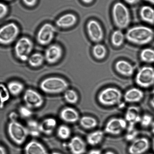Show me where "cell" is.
Here are the masks:
<instances>
[{
  "instance_id": "7",
  "label": "cell",
  "mask_w": 154,
  "mask_h": 154,
  "mask_svg": "<svg viewBox=\"0 0 154 154\" xmlns=\"http://www.w3.org/2000/svg\"><path fill=\"white\" fill-rule=\"evenodd\" d=\"M34 48L32 40L23 37L18 40L14 46V53L16 57L22 62L27 61Z\"/></svg>"
},
{
  "instance_id": "28",
  "label": "cell",
  "mask_w": 154,
  "mask_h": 154,
  "mask_svg": "<svg viewBox=\"0 0 154 154\" xmlns=\"http://www.w3.org/2000/svg\"><path fill=\"white\" fill-rule=\"evenodd\" d=\"M125 36L120 29L116 30L112 33L111 37L112 44L116 47H120L123 44Z\"/></svg>"
},
{
  "instance_id": "51",
  "label": "cell",
  "mask_w": 154,
  "mask_h": 154,
  "mask_svg": "<svg viewBox=\"0 0 154 154\" xmlns=\"http://www.w3.org/2000/svg\"><path fill=\"white\" fill-rule=\"evenodd\" d=\"M4 1H12V0H4Z\"/></svg>"
},
{
  "instance_id": "2",
  "label": "cell",
  "mask_w": 154,
  "mask_h": 154,
  "mask_svg": "<svg viewBox=\"0 0 154 154\" xmlns=\"http://www.w3.org/2000/svg\"><path fill=\"white\" fill-rule=\"evenodd\" d=\"M41 91L46 94H58L65 92L69 84L65 79L58 77H51L44 79L40 84Z\"/></svg>"
},
{
  "instance_id": "39",
  "label": "cell",
  "mask_w": 154,
  "mask_h": 154,
  "mask_svg": "<svg viewBox=\"0 0 154 154\" xmlns=\"http://www.w3.org/2000/svg\"><path fill=\"white\" fill-rule=\"evenodd\" d=\"M18 115L14 112H11L9 115V118L10 121H17Z\"/></svg>"
},
{
  "instance_id": "12",
  "label": "cell",
  "mask_w": 154,
  "mask_h": 154,
  "mask_svg": "<svg viewBox=\"0 0 154 154\" xmlns=\"http://www.w3.org/2000/svg\"><path fill=\"white\" fill-rule=\"evenodd\" d=\"M87 31L90 38L94 42L98 43L103 38L104 32L101 25L97 21L91 20L86 25Z\"/></svg>"
},
{
  "instance_id": "38",
  "label": "cell",
  "mask_w": 154,
  "mask_h": 154,
  "mask_svg": "<svg viewBox=\"0 0 154 154\" xmlns=\"http://www.w3.org/2000/svg\"><path fill=\"white\" fill-rule=\"evenodd\" d=\"M23 3L28 7L34 6L37 3V0H22Z\"/></svg>"
},
{
  "instance_id": "18",
  "label": "cell",
  "mask_w": 154,
  "mask_h": 154,
  "mask_svg": "<svg viewBox=\"0 0 154 154\" xmlns=\"http://www.w3.org/2000/svg\"><path fill=\"white\" fill-rule=\"evenodd\" d=\"M57 123V122L54 118H47L39 123L38 131L40 133L45 135H50L56 129Z\"/></svg>"
},
{
  "instance_id": "45",
  "label": "cell",
  "mask_w": 154,
  "mask_h": 154,
  "mask_svg": "<svg viewBox=\"0 0 154 154\" xmlns=\"http://www.w3.org/2000/svg\"><path fill=\"white\" fill-rule=\"evenodd\" d=\"M151 131H152V134H154V121L152 122V125H151Z\"/></svg>"
},
{
  "instance_id": "14",
  "label": "cell",
  "mask_w": 154,
  "mask_h": 154,
  "mask_svg": "<svg viewBox=\"0 0 154 154\" xmlns=\"http://www.w3.org/2000/svg\"><path fill=\"white\" fill-rule=\"evenodd\" d=\"M149 140L146 137L136 139L128 147V152L130 154H143L149 149Z\"/></svg>"
},
{
  "instance_id": "27",
  "label": "cell",
  "mask_w": 154,
  "mask_h": 154,
  "mask_svg": "<svg viewBox=\"0 0 154 154\" xmlns=\"http://www.w3.org/2000/svg\"><path fill=\"white\" fill-rule=\"evenodd\" d=\"M45 61L44 55L40 53H36L31 54L27 62L31 67L37 68L42 65Z\"/></svg>"
},
{
  "instance_id": "5",
  "label": "cell",
  "mask_w": 154,
  "mask_h": 154,
  "mask_svg": "<svg viewBox=\"0 0 154 154\" xmlns=\"http://www.w3.org/2000/svg\"><path fill=\"white\" fill-rule=\"evenodd\" d=\"M122 97V92L117 88H106L99 94L98 100L100 104L106 106H112L120 103Z\"/></svg>"
},
{
  "instance_id": "43",
  "label": "cell",
  "mask_w": 154,
  "mask_h": 154,
  "mask_svg": "<svg viewBox=\"0 0 154 154\" xmlns=\"http://www.w3.org/2000/svg\"><path fill=\"white\" fill-rule=\"evenodd\" d=\"M149 103H150L151 106L154 109V95L152 98L151 99Z\"/></svg>"
},
{
  "instance_id": "48",
  "label": "cell",
  "mask_w": 154,
  "mask_h": 154,
  "mask_svg": "<svg viewBox=\"0 0 154 154\" xmlns=\"http://www.w3.org/2000/svg\"><path fill=\"white\" fill-rule=\"evenodd\" d=\"M152 149H153V150L154 151V138L153 139V140H152Z\"/></svg>"
},
{
  "instance_id": "42",
  "label": "cell",
  "mask_w": 154,
  "mask_h": 154,
  "mask_svg": "<svg viewBox=\"0 0 154 154\" xmlns=\"http://www.w3.org/2000/svg\"><path fill=\"white\" fill-rule=\"evenodd\" d=\"M0 154H7L6 149L1 144H0Z\"/></svg>"
},
{
  "instance_id": "4",
  "label": "cell",
  "mask_w": 154,
  "mask_h": 154,
  "mask_svg": "<svg viewBox=\"0 0 154 154\" xmlns=\"http://www.w3.org/2000/svg\"><path fill=\"white\" fill-rule=\"evenodd\" d=\"M112 14L115 24L119 29H125L129 25L131 15L129 10L122 3L118 2L114 4Z\"/></svg>"
},
{
  "instance_id": "36",
  "label": "cell",
  "mask_w": 154,
  "mask_h": 154,
  "mask_svg": "<svg viewBox=\"0 0 154 154\" xmlns=\"http://www.w3.org/2000/svg\"><path fill=\"white\" fill-rule=\"evenodd\" d=\"M9 8L6 4L2 2H0V20H2L6 17L8 14Z\"/></svg>"
},
{
  "instance_id": "37",
  "label": "cell",
  "mask_w": 154,
  "mask_h": 154,
  "mask_svg": "<svg viewBox=\"0 0 154 154\" xmlns=\"http://www.w3.org/2000/svg\"><path fill=\"white\" fill-rule=\"evenodd\" d=\"M137 131L135 130H133L131 131H128V134L126 135V139L127 140L131 141L135 138L137 134Z\"/></svg>"
},
{
  "instance_id": "6",
  "label": "cell",
  "mask_w": 154,
  "mask_h": 154,
  "mask_svg": "<svg viewBox=\"0 0 154 154\" xmlns=\"http://www.w3.org/2000/svg\"><path fill=\"white\" fill-rule=\"evenodd\" d=\"M20 33V29L14 22L0 26V45H10L15 41Z\"/></svg>"
},
{
  "instance_id": "9",
  "label": "cell",
  "mask_w": 154,
  "mask_h": 154,
  "mask_svg": "<svg viewBox=\"0 0 154 154\" xmlns=\"http://www.w3.org/2000/svg\"><path fill=\"white\" fill-rule=\"evenodd\" d=\"M23 99L25 106L31 109L41 108L44 103L42 95L32 89H28L25 91Z\"/></svg>"
},
{
  "instance_id": "10",
  "label": "cell",
  "mask_w": 154,
  "mask_h": 154,
  "mask_svg": "<svg viewBox=\"0 0 154 154\" xmlns=\"http://www.w3.org/2000/svg\"><path fill=\"white\" fill-rule=\"evenodd\" d=\"M56 29L50 23H45L42 26L37 34V40L41 45L46 46L50 44L54 38Z\"/></svg>"
},
{
  "instance_id": "52",
  "label": "cell",
  "mask_w": 154,
  "mask_h": 154,
  "mask_svg": "<svg viewBox=\"0 0 154 154\" xmlns=\"http://www.w3.org/2000/svg\"></svg>"
},
{
  "instance_id": "16",
  "label": "cell",
  "mask_w": 154,
  "mask_h": 154,
  "mask_svg": "<svg viewBox=\"0 0 154 154\" xmlns=\"http://www.w3.org/2000/svg\"><path fill=\"white\" fill-rule=\"evenodd\" d=\"M140 109L138 107L131 106L128 108L125 113V119L129 123L128 131L134 129L135 124L140 122L141 117L140 115Z\"/></svg>"
},
{
  "instance_id": "19",
  "label": "cell",
  "mask_w": 154,
  "mask_h": 154,
  "mask_svg": "<svg viewBox=\"0 0 154 154\" xmlns=\"http://www.w3.org/2000/svg\"><path fill=\"white\" fill-rule=\"evenodd\" d=\"M25 154H49L43 144L36 140L28 142L24 149Z\"/></svg>"
},
{
  "instance_id": "8",
  "label": "cell",
  "mask_w": 154,
  "mask_h": 154,
  "mask_svg": "<svg viewBox=\"0 0 154 154\" xmlns=\"http://www.w3.org/2000/svg\"><path fill=\"white\" fill-rule=\"evenodd\" d=\"M135 81L142 88H148L154 85V68L144 66L140 69L136 74Z\"/></svg>"
},
{
  "instance_id": "26",
  "label": "cell",
  "mask_w": 154,
  "mask_h": 154,
  "mask_svg": "<svg viewBox=\"0 0 154 154\" xmlns=\"http://www.w3.org/2000/svg\"><path fill=\"white\" fill-rule=\"evenodd\" d=\"M79 121L81 126L85 129H93L95 128L98 125L96 119L91 116H83Z\"/></svg>"
},
{
  "instance_id": "47",
  "label": "cell",
  "mask_w": 154,
  "mask_h": 154,
  "mask_svg": "<svg viewBox=\"0 0 154 154\" xmlns=\"http://www.w3.org/2000/svg\"><path fill=\"white\" fill-rule=\"evenodd\" d=\"M145 1L149 2V3H151L154 5V0H145Z\"/></svg>"
},
{
  "instance_id": "40",
  "label": "cell",
  "mask_w": 154,
  "mask_h": 154,
  "mask_svg": "<svg viewBox=\"0 0 154 154\" xmlns=\"http://www.w3.org/2000/svg\"><path fill=\"white\" fill-rule=\"evenodd\" d=\"M127 3L130 5H134L140 2V0H124Z\"/></svg>"
},
{
  "instance_id": "32",
  "label": "cell",
  "mask_w": 154,
  "mask_h": 154,
  "mask_svg": "<svg viewBox=\"0 0 154 154\" xmlns=\"http://www.w3.org/2000/svg\"><path fill=\"white\" fill-rule=\"evenodd\" d=\"M10 95L7 86L0 83V108H2L5 103L10 100Z\"/></svg>"
},
{
  "instance_id": "41",
  "label": "cell",
  "mask_w": 154,
  "mask_h": 154,
  "mask_svg": "<svg viewBox=\"0 0 154 154\" xmlns=\"http://www.w3.org/2000/svg\"><path fill=\"white\" fill-rule=\"evenodd\" d=\"M88 154H101V152L100 149H92L90 150Z\"/></svg>"
},
{
  "instance_id": "23",
  "label": "cell",
  "mask_w": 154,
  "mask_h": 154,
  "mask_svg": "<svg viewBox=\"0 0 154 154\" xmlns=\"http://www.w3.org/2000/svg\"><path fill=\"white\" fill-rule=\"evenodd\" d=\"M140 14L143 22L154 24V9L152 7L148 5L143 6L140 8Z\"/></svg>"
},
{
  "instance_id": "29",
  "label": "cell",
  "mask_w": 154,
  "mask_h": 154,
  "mask_svg": "<svg viewBox=\"0 0 154 154\" xmlns=\"http://www.w3.org/2000/svg\"><path fill=\"white\" fill-rule=\"evenodd\" d=\"M140 60L147 63H154V50L150 48L143 49L140 54Z\"/></svg>"
},
{
  "instance_id": "35",
  "label": "cell",
  "mask_w": 154,
  "mask_h": 154,
  "mask_svg": "<svg viewBox=\"0 0 154 154\" xmlns=\"http://www.w3.org/2000/svg\"><path fill=\"white\" fill-rule=\"evenodd\" d=\"M153 122L152 116L149 114H145L141 117L140 124L144 128H147L151 125Z\"/></svg>"
},
{
  "instance_id": "34",
  "label": "cell",
  "mask_w": 154,
  "mask_h": 154,
  "mask_svg": "<svg viewBox=\"0 0 154 154\" xmlns=\"http://www.w3.org/2000/svg\"><path fill=\"white\" fill-rule=\"evenodd\" d=\"M19 114L23 119H27L30 118L32 116V109L26 106H22L19 108Z\"/></svg>"
},
{
  "instance_id": "50",
  "label": "cell",
  "mask_w": 154,
  "mask_h": 154,
  "mask_svg": "<svg viewBox=\"0 0 154 154\" xmlns=\"http://www.w3.org/2000/svg\"><path fill=\"white\" fill-rule=\"evenodd\" d=\"M152 94H154V88H153V89H152Z\"/></svg>"
},
{
  "instance_id": "30",
  "label": "cell",
  "mask_w": 154,
  "mask_h": 154,
  "mask_svg": "<svg viewBox=\"0 0 154 154\" xmlns=\"http://www.w3.org/2000/svg\"><path fill=\"white\" fill-rule=\"evenodd\" d=\"M64 98L68 103L70 104H77L79 100V96L75 91L68 89L64 92Z\"/></svg>"
},
{
  "instance_id": "25",
  "label": "cell",
  "mask_w": 154,
  "mask_h": 154,
  "mask_svg": "<svg viewBox=\"0 0 154 154\" xmlns=\"http://www.w3.org/2000/svg\"><path fill=\"white\" fill-rule=\"evenodd\" d=\"M104 137V132L98 130L90 133L86 137L88 144L91 146H95L99 144L102 141Z\"/></svg>"
},
{
  "instance_id": "44",
  "label": "cell",
  "mask_w": 154,
  "mask_h": 154,
  "mask_svg": "<svg viewBox=\"0 0 154 154\" xmlns=\"http://www.w3.org/2000/svg\"><path fill=\"white\" fill-rule=\"evenodd\" d=\"M82 2L86 4H89L93 2V0H82Z\"/></svg>"
},
{
  "instance_id": "11",
  "label": "cell",
  "mask_w": 154,
  "mask_h": 154,
  "mask_svg": "<svg viewBox=\"0 0 154 154\" xmlns=\"http://www.w3.org/2000/svg\"><path fill=\"white\" fill-rule=\"evenodd\" d=\"M127 128V122L122 118H112L106 124L104 131L113 135L120 134Z\"/></svg>"
},
{
  "instance_id": "46",
  "label": "cell",
  "mask_w": 154,
  "mask_h": 154,
  "mask_svg": "<svg viewBox=\"0 0 154 154\" xmlns=\"http://www.w3.org/2000/svg\"><path fill=\"white\" fill-rule=\"evenodd\" d=\"M104 154H116L114 152H112V151H109L106 152Z\"/></svg>"
},
{
  "instance_id": "33",
  "label": "cell",
  "mask_w": 154,
  "mask_h": 154,
  "mask_svg": "<svg viewBox=\"0 0 154 154\" xmlns=\"http://www.w3.org/2000/svg\"><path fill=\"white\" fill-rule=\"evenodd\" d=\"M58 137L61 140H66L70 138L71 134V130L66 125H62L58 127L57 131Z\"/></svg>"
},
{
  "instance_id": "21",
  "label": "cell",
  "mask_w": 154,
  "mask_h": 154,
  "mask_svg": "<svg viewBox=\"0 0 154 154\" xmlns=\"http://www.w3.org/2000/svg\"><path fill=\"white\" fill-rule=\"evenodd\" d=\"M77 21V17L72 13H67L59 17L56 22L58 27L68 28L74 26Z\"/></svg>"
},
{
  "instance_id": "3",
  "label": "cell",
  "mask_w": 154,
  "mask_h": 154,
  "mask_svg": "<svg viewBox=\"0 0 154 154\" xmlns=\"http://www.w3.org/2000/svg\"><path fill=\"white\" fill-rule=\"evenodd\" d=\"M7 131L12 141L18 146L23 144L30 134L27 127L17 121H10L7 126Z\"/></svg>"
},
{
  "instance_id": "17",
  "label": "cell",
  "mask_w": 154,
  "mask_h": 154,
  "mask_svg": "<svg viewBox=\"0 0 154 154\" xmlns=\"http://www.w3.org/2000/svg\"><path fill=\"white\" fill-rule=\"evenodd\" d=\"M70 152L72 154H84L86 152V143L79 136H74L68 144Z\"/></svg>"
},
{
  "instance_id": "31",
  "label": "cell",
  "mask_w": 154,
  "mask_h": 154,
  "mask_svg": "<svg viewBox=\"0 0 154 154\" xmlns=\"http://www.w3.org/2000/svg\"><path fill=\"white\" fill-rule=\"evenodd\" d=\"M92 53L96 59L100 60H102L106 55V49L103 45L97 43L93 48Z\"/></svg>"
},
{
  "instance_id": "15",
  "label": "cell",
  "mask_w": 154,
  "mask_h": 154,
  "mask_svg": "<svg viewBox=\"0 0 154 154\" xmlns=\"http://www.w3.org/2000/svg\"><path fill=\"white\" fill-rule=\"evenodd\" d=\"M60 119L68 124H74L80 120V115L75 109L71 107H64L59 114Z\"/></svg>"
},
{
  "instance_id": "22",
  "label": "cell",
  "mask_w": 154,
  "mask_h": 154,
  "mask_svg": "<svg viewBox=\"0 0 154 154\" xmlns=\"http://www.w3.org/2000/svg\"><path fill=\"white\" fill-rule=\"evenodd\" d=\"M115 68L119 74L127 77L132 76L134 71V66L130 63L124 60H119L116 62Z\"/></svg>"
},
{
  "instance_id": "24",
  "label": "cell",
  "mask_w": 154,
  "mask_h": 154,
  "mask_svg": "<svg viewBox=\"0 0 154 154\" xmlns=\"http://www.w3.org/2000/svg\"><path fill=\"white\" fill-rule=\"evenodd\" d=\"M11 95L16 97L21 94L24 91L25 86L23 83L17 81H11L7 85Z\"/></svg>"
},
{
  "instance_id": "13",
  "label": "cell",
  "mask_w": 154,
  "mask_h": 154,
  "mask_svg": "<svg viewBox=\"0 0 154 154\" xmlns=\"http://www.w3.org/2000/svg\"><path fill=\"white\" fill-rule=\"evenodd\" d=\"M63 54V50L59 45H50L46 49L44 55L45 60L49 64L56 63L60 60Z\"/></svg>"
},
{
  "instance_id": "1",
  "label": "cell",
  "mask_w": 154,
  "mask_h": 154,
  "mask_svg": "<svg viewBox=\"0 0 154 154\" xmlns=\"http://www.w3.org/2000/svg\"><path fill=\"white\" fill-rule=\"evenodd\" d=\"M125 36L130 42L137 45H144L153 39L154 32L149 27L137 26L128 29Z\"/></svg>"
},
{
  "instance_id": "20",
  "label": "cell",
  "mask_w": 154,
  "mask_h": 154,
  "mask_svg": "<svg viewBox=\"0 0 154 154\" xmlns=\"http://www.w3.org/2000/svg\"><path fill=\"white\" fill-rule=\"evenodd\" d=\"M144 96V93L141 90L137 88H132L125 93L124 98L126 102L133 103L141 101Z\"/></svg>"
},
{
  "instance_id": "49",
  "label": "cell",
  "mask_w": 154,
  "mask_h": 154,
  "mask_svg": "<svg viewBox=\"0 0 154 154\" xmlns=\"http://www.w3.org/2000/svg\"><path fill=\"white\" fill-rule=\"evenodd\" d=\"M51 154H62V153H60V152H52Z\"/></svg>"
}]
</instances>
